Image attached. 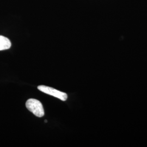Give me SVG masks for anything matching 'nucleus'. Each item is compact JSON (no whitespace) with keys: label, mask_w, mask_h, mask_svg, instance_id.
<instances>
[{"label":"nucleus","mask_w":147,"mask_h":147,"mask_svg":"<svg viewBox=\"0 0 147 147\" xmlns=\"http://www.w3.org/2000/svg\"><path fill=\"white\" fill-rule=\"evenodd\" d=\"M45 121V123H47V120H45V121Z\"/></svg>","instance_id":"nucleus-4"},{"label":"nucleus","mask_w":147,"mask_h":147,"mask_svg":"<svg viewBox=\"0 0 147 147\" xmlns=\"http://www.w3.org/2000/svg\"><path fill=\"white\" fill-rule=\"evenodd\" d=\"M11 44L9 39L6 37L0 36V51L9 49Z\"/></svg>","instance_id":"nucleus-3"},{"label":"nucleus","mask_w":147,"mask_h":147,"mask_svg":"<svg viewBox=\"0 0 147 147\" xmlns=\"http://www.w3.org/2000/svg\"><path fill=\"white\" fill-rule=\"evenodd\" d=\"M38 89L44 93L52 95L53 96L58 98L62 101H65L68 98V95L66 93L62 92H60L57 89L50 87L45 86H39L38 87Z\"/></svg>","instance_id":"nucleus-2"},{"label":"nucleus","mask_w":147,"mask_h":147,"mask_svg":"<svg viewBox=\"0 0 147 147\" xmlns=\"http://www.w3.org/2000/svg\"><path fill=\"white\" fill-rule=\"evenodd\" d=\"M27 109L38 117L44 116V110L43 106L39 100L34 99H30L26 103Z\"/></svg>","instance_id":"nucleus-1"}]
</instances>
